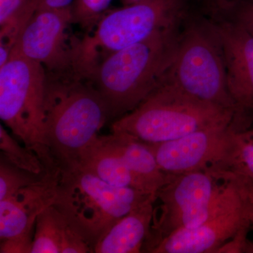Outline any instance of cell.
Listing matches in <instances>:
<instances>
[{
	"mask_svg": "<svg viewBox=\"0 0 253 253\" xmlns=\"http://www.w3.org/2000/svg\"><path fill=\"white\" fill-rule=\"evenodd\" d=\"M46 174L36 175L26 172L0 156V200L12 196L23 188L39 182Z\"/></svg>",
	"mask_w": 253,
	"mask_h": 253,
	"instance_id": "cell-20",
	"label": "cell"
},
{
	"mask_svg": "<svg viewBox=\"0 0 253 253\" xmlns=\"http://www.w3.org/2000/svg\"><path fill=\"white\" fill-rule=\"evenodd\" d=\"M210 26L222 53L228 90L236 107V121L248 127L253 121V35L235 21Z\"/></svg>",
	"mask_w": 253,
	"mask_h": 253,
	"instance_id": "cell-10",
	"label": "cell"
},
{
	"mask_svg": "<svg viewBox=\"0 0 253 253\" xmlns=\"http://www.w3.org/2000/svg\"><path fill=\"white\" fill-rule=\"evenodd\" d=\"M179 36L178 26L110 54L87 80L99 91L109 119L135 109L161 85L172 64Z\"/></svg>",
	"mask_w": 253,
	"mask_h": 253,
	"instance_id": "cell-1",
	"label": "cell"
},
{
	"mask_svg": "<svg viewBox=\"0 0 253 253\" xmlns=\"http://www.w3.org/2000/svg\"><path fill=\"white\" fill-rule=\"evenodd\" d=\"M86 253L90 244L61 209L52 205L38 215L31 253Z\"/></svg>",
	"mask_w": 253,
	"mask_h": 253,
	"instance_id": "cell-14",
	"label": "cell"
},
{
	"mask_svg": "<svg viewBox=\"0 0 253 253\" xmlns=\"http://www.w3.org/2000/svg\"><path fill=\"white\" fill-rule=\"evenodd\" d=\"M231 129L224 156L215 169L225 174L253 181V126Z\"/></svg>",
	"mask_w": 253,
	"mask_h": 253,
	"instance_id": "cell-18",
	"label": "cell"
},
{
	"mask_svg": "<svg viewBox=\"0 0 253 253\" xmlns=\"http://www.w3.org/2000/svg\"><path fill=\"white\" fill-rule=\"evenodd\" d=\"M59 174L46 172L39 182L0 200V242L15 239L33 241L37 218L56 201Z\"/></svg>",
	"mask_w": 253,
	"mask_h": 253,
	"instance_id": "cell-12",
	"label": "cell"
},
{
	"mask_svg": "<svg viewBox=\"0 0 253 253\" xmlns=\"http://www.w3.org/2000/svg\"><path fill=\"white\" fill-rule=\"evenodd\" d=\"M233 126L234 122L217 125L174 140L148 144L168 175L214 169L224 156Z\"/></svg>",
	"mask_w": 253,
	"mask_h": 253,
	"instance_id": "cell-11",
	"label": "cell"
},
{
	"mask_svg": "<svg viewBox=\"0 0 253 253\" xmlns=\"http://www.w3.org/2000/svg\"><path fill=\"white\" fill-rule=\"evenodd\" d=\"M245 253H253V241H248L247 245H246Z\"/></svg>",
	"mask_w": 253,
	"mask_h": 253,
	"instance_id": "cell-28",
	"label": "cell"
},
{
	"mask_svg": "<svg viewBox=\"0 0 253 253\" xmlns=\"http://www.w3.org/2000/svg\"><path fill=\"white\" fill-rule=\"evenodd\" d=\"M74 167L91 173L110 185L141 191L135 176L115 147L109 135L95 137L81 151L76 164L72 168Z\"/></svg>",
	"mask_w": 253,
	"mask_h": 253,
	"instance_id": "cell-16",
	"label": "cell"
},
{
	"mask_svg": "<svg viewBox=\"0 0 253 253\" xmlns=\"http://www.w3.org/2000/svg\"><path fill=\"white\" fill-rule=\"evenodd\" d=\"M74 0H27L16 14L21 22L26 23L37 11L42 9H60L71 7Z\"/></svg>",
	"mask_w": 253,
	"mask_h": 253,
	"instance_id": "cell-22",
	"label": "cell"
},
{
	"mask_svg": "<svg viewBox=\"0 0 253 253\" xmlns=\"http://www.w3.org/2000/svg\"><path fill=\"white\" fill-rule=\"evenodd\" d=\"M27 0H0V26L11 21Z\"/></svg>",
	"mask_w": 253,
	"mask_h": 253,
	"instance_id": "cell-26",
	"label": "cell"
},
{
	"mask_svg": "<svg viewBox=\"0 0 253 253\" xmlns=\"http://www.w3.org/2000/svg\"><path fill=\"white\" fill-rule=\"evenodd\" d=\"M113 0H74L71 6L73 24L91 32L107 13Z\"/></svg>",
	"mask_w": 253,
	"mask_h": 253,
	"instance_id": "cell-21",
	"label": "cell"
},
{
	"mask_svg": "<svg viewBox=\"0 0 253 253\" xmlns=\"http://www.w3.org/2000/svg\"><path fill=\"white\" fill-rule=\"evenodd\" d=\"M163 83L195 99L234 111L236 116L220 46L210 25L208 28L192 26L180 34Z\"/></svg>",
	"mask_w": 253,
	"mask_h": 253,
	"instance_id": "cell-8",
	"label": "cell"
},
{
	"mask_svg": "<svg viewBox=\"0 0 253 253\" xmlns=\"http://www.w3.org/2000/svg\"><path fill=\"white\" fill-rule=\"evenodd\" d=\"M229 176L237 186L245 206L247 208L251 226H253V181L244 180L234 176Z\"/></svg>",
	"mask_w": 253,
	"mask_h": 253,
	"instance_id": "cell-25",
	"label": "cell"
},
{
	"mask_svg": "<svg viewBox=\"0 0 253 253\" xmlns=\"http://www.w3.org/2000/svg\"><path fill=\"white\" fill-rule=\"evenodd\" d=\"M209 4L216 11H224L232 5L237 4L245 0H208Z\"/></svg>",
	"mask_w": 253,
	"mask_h": 253,
	"instance_id": "cell-27",
	"label": "cell"
},
{
	"mask_svg": "<svg viewBox=\"0 0 253 253\" xmlns=\"http://www.w3.org/2000/svg\"><path fill=\"white\" fill-rule=\"evenodd\" d=\"M110 139L126 166L135 176L143 192L156 197L169 175L163 172L149 145L120 132L109 134Z\"/></svg>",
	"mask_w": 253,
	"mask_h": 253,
	"instance_id": "cell-17",
	"label": "cell"
},
{
	"mask_svg": "<svg viewBox=\"0 0 253 253\" xmlns=\"http://www.w3.org/2000/svg\"><path fill=\"white\" fill-rule=\"evenodd\" d=\"M0 125L1 156L13 166L36 175L46 173L45 168L36 153L21 145Z\"/></svg>",
	"mask_w": 253,
	"mask_h": 253,
	"instance_id": "cell-19",
	"label": "cell"
},
{
	"mask_svg": "<svg viewBox=\"0 0 253 253\" xmlns=\"http://www.w3.org/2000/svg\"><path fill=\"white\" fill-rule=\"evenodd\" d=\"M156 197L131 187L110 185L77 167L60 172L54 206L61 209L94 249L121 218Z\"/></svg>",
	"mask_w": 253,
	"mask_h": 253,
	"instance_id": "cell-7",
	"label": "cell"
},
{
	"mask_svg": "<svg viewBox=\"0 0 253 253\" xmlns=\"http://www.w3.org/2000/svg\"><path fill=\"white\" fill-rule=\"evenodd\" d=\"M121 2L123 4V6L126 5H129L131 4H134V3L139 2L141 0H121Z\"/></svg>",
	"mask_w": 253,
	"mask_h": 253,
	"instance_id": "cell-29",
	"label": "cell"
},
{
	"mask_svg": "<svg viewBox=\"0 0 253 253\" xmlns=\"http://www.w3.org/2000/svg\"><path fill=\"white\" fill-rule=\"evenodd\" d=\"M156 201L151 198L116 221L98 240L93 253H143L152 225Z\"/></svg>",
	"mask_w": 253,
	"mask_h": 253,
	"instance_id": "cell-15",
	"label": "cell"
},
{
	"mask_svg": "<svg viewBox=\"0 0 253 253\" xmlns=\"http://www.w3.org/2000/svg\"><path fill=\"white\" fill-rule=\"evenodd\" d=\"M234 181L212 168L169 175L156 194L154 219L143 253L181 229H191L241 201Z\"/></svg>",
	"mask_w": 253,
	"mask_h": 253,
	"instance_id": "cell-3",
	"label": "cell"
},
{
	"mask_svg": "<svg viewBox=\"0 0 253 253\" xmlns=\"http://www.w3.org/2000/svg\"><path fill=\"white\" fill-rule=\"evenodd\" d=\"M251 226L241 228L231 239L217 250V253H245L247 245L248 234Z\"/></svg>",
	"mask_w": 253,
	"mask_h": 253,
	"instance_id": "cell-24",
	"label": "cell"
},
{
	"mask_svg": "<svg viewBox=\"0 0 253 253\" xmlns=\"http://www.w3.org/2000/svg\"><path fill=\"white\" fill-rule=\"evenodd\" d=\"M71 7L37 11L20 33L11 54L41 63L46 74L73 73V42L68 34Z\"/></svg>",
	"mask_w": 253,
	"mask_h": 253,
	"instance_id": "cell-9",
	"label": "cell"
},
{
	"mask_svg": "<svg viewBox=\"0 0 253 253\" xmlns=\"http://www.w3.org/2000/svg\"><path fill=\"white\" fill-rule=\"evenodd\" d=\"M222 11L234 13V21L253 35V0H245Z\"/></svg>",
	"mask_w": 253,
	"mask_h": 253,
	"instance_id": "cell-23",
	"label": "cell"
},
{
	"mask_svg": "<svg viewBox=\"0 0 253 253\" xmlns=\"http://www.w3.org/2000/svg\"><path fill=\"white\" fill-rule=\"evenodd\" d=\"M247 226H251V221L241 197L239 203L201 225L165 238L151 253H217L224 243Z\"/></svg>",
	"mask_w": 253,
	"mask_h": 253,
	"instance_id": "cell-13",
	"label": "cell"
},
{
	"mask_svg": "<svg viewBox=\"0 0 253 253\" xmlns=\"http://www.w3.org/2000/svg\"><path fill=\"white\" fill-rule=\"evenodd\" d=\"M188 8L189 0H141L109 11L91 36L74 40L73 72L86 79L110 54L179 26Z\"/></svg>",
	"mask_w": 253,
	"mask_h": 253,
	"instance_id": "cell-4",
	"label": "cell"
},
{
	"mask_svg": "<svg viewBox=\"0 0 253 253\" xmlns=\"http://www.w3.org/2000/svg\"><path fill=\"white\" fill-rule=\"evenodd\" d=\"M44 113L46 142L60 169L75 166L109 120L107 106L92 83L73 73L46 74Z\"/></svg>",
	"mask_w": 253,
	"mask_h": 253,
	"instance_id": "cell-2",
	"label": "cell"
},
{
	"mask_svg": "<svg viewBox=\"0 0 253 253\" xmlns=\"http://www.w3.org/2000/svg\"><path fill=\"white\" fill-rule=\"evenodd\" d=\"M46 72L41 63L11 54L0 68V118L13 135L36 153L46 172H59L45 134Z\"/></svg>",
	"mask_w": 253,
	"mask_h": 253,
	"instance_id": "cell-6",
	"label": "cell"
},
{
	"mask_svg": "<svg viewBox=\"0 0 253 253\" xmlns=\"http://www.w3.org/2000/svg\"><path fill=\"white\" fill-rule=\"evenodd\" d=\"M235 118L234 111L195 99L162 83L135 109L116 120L111 130L157 144L209 126L233 123Z\"/></svg>",
	"mask_w": 253,
	"mask_h": 253,
	"instance_id": "cell-5",
	"label": "cell"
}]
</instances>
